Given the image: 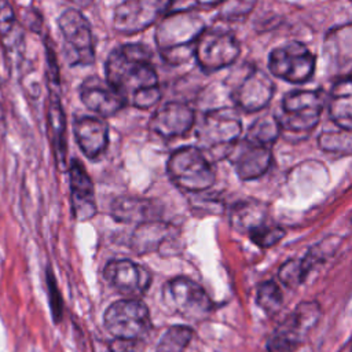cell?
<instances>
[{"label":"cell","mask_w":352,"mask_h":352,"mask_svg":"<svg viewBox=\"0 0 352 352\" xmlns=\"http://www.w3.org/2000/svg\"><path fill=\"white\" fill-rule=\"evenodd\" d=\"M106 80L138 109H150L161 98L151 50L143 44L114 48L106 60Z\"/></svg>","instance_id":"obj_1"},{"label":"cell","mask_w":352,"mask_h":352,"mask_svg":"<svg viewBox=\"0 0 352 352\" xmlns=\"http://www.w3.org/2000/svg\"><path fill=\"white\" fill-rule=\"evenodd\" d=\"M204 30L202 19L190 10L166 12L155 32L161 56L172 65L187 62L194 56L195 43Z\"/></svg>","instance_id":"obj_2"},{"label":"cell","mask_w":352,"mask_h":352,"mask_svg":"<svg viewBox=\"0 0 352 352\" xmlns=\"http://www.w3.org/2000/svg\"><path fill=\"white\" fill-rule=\"evenodd\" d=\"M166 172L176 187L188 192L205 191L214 183V170L209 160L195 146L175 150L166 162Z\"/></svg>","instance_id":"obj_3"},{"label":"cell","mask_w":352,"mask_h":352,"mask_svg":"<svg viewBox=\"0 0 352 352\" xmlns=\"http://www.w3.org/2000/svg\"><path fill=\"white\" fill-rule=\"evenodd\" d=\"M320 318V307L315 301L298 304L272 331L267 341L268 352H296Z\"/></svg>","instance_id":"obj_4"},{"label":"cell","mask_w":352,"mask_h":352,"mask_svg":"<svg viewBox=\"0 0 352 352\" xmlns=\"http://www.w3.org/2000/svg\"><path fill=\"white\" fill-rule=\"evenodd\" d=\"M242 133V122L234 109L221 107L206 111L197 128V139L208 151L228 155Z\"/></svg>","instance_id":"obj_5"},{"label":"cell","mask_w":352,"mask_h":352,"mask_svg":"<svg viewBox=\"0 0 352 352\" xmlns=\"http://www.w3.org/2000/svg\"><path fill=\"white\" fill-rule=\"evenodd\" d=\"M106 330L121 340H139L151 327L150 312L138 298H124L109 305L103 315Z\"/></svg>","instance_id":"obj_6"},{"label":"cell","mask_w":352,"mask_h":352,"mask_svg":"<svg viewBox=\"0 0 352 352\" xmlns=\"http://www.w3.org/2000/svg\"><path fill=\"white\" fill-rule=\"evenodd\" d=\"M58 28L69 65H91L95 60V44L88 19L80 11L70 8L58 18Z\"/></svg>","instance_id":"obj_7"},{"label":"cell","mask_w":352,"mask_h":352,"mask_svg":"<svg viewBox=\"0 0 352 352\" xmlns=\"http://www.w3.org/2000/svg\"><path fill=\"white\" fill-rule=\"evenodd\" d=\"M162 301L172 312L194 320L209 315L213 307L206 292L186 276H176L164 285Z\"/></svg>","instance_id":"obj_8"},{"label":"cell","mask_w":352,"mask_h":352,"mask_svg":"<svg viewBox=\"0 0 352 352\" xmlns=\"http://www.w3.org/2000/svg\"><path fill=\"white\" fill-rule=\"evenodd\" d=\"M316 66L315 55L301 43L290 41L274 48L268 56L270 72L292 84L307 82Z\"/></svg>","instance_id":"obj_9"},{"label":"cell","mask_w":352,"mask_h":352,"mask_svg":"<svg viewBox=\"0 0 352 352\" xmlns=\"http://www.w3.org/2000/svg\"><path fill=\"white\" fill-rule=\"evenodd\" d=\"M239 51V43L231 32L205 29L195 43L194 56L204 72L212 73L232 65Z\"/></svg>","instance_id":"obj_10"},{"label":"cell","mask_w":352,"mask_h":352,"mask_svg":"<svg viewBox=\"0 0 352 352\" xmlns=\"http://www.w3.org/2000/svg\"><path fill=\"white\" fill-rule=\"evenodd\" d=\"M323 99L318 91L298 89L286 94L276 117L280 126L292 132H309L319 121Z\"/></svg>","instance_id":"obj_11"},{"label":"cell","mask_w":352,"mask_h":352,"mask_svg":"<svg viewBox=\"0 0 352 352\" xmlns=\"http://www.w3.org/2000/svg\"><path fill=\"white\" fill-rule=\"evenodd\" d=\"M274 91L272 80L263 70L256 66H248L242 70V76L234 80L231 98L241 109L258 111L270 103Z\"/></svg>","instance_id":"obj_12"},{"label":"cell","mask_w":352,"mask_h":352,"mask_svg":"<svg viewBox=\"0 0 352 352\" xmlns=\"http://www.w3.org/2000/svg\"><path fill=\"white\" fill-rule=\"evenodd\" d=\"M170 1L126 0L120 3L113 15V26L124 34H133L147 29L162 14H166Z\"/></svg>","instance_id":"obj_13"},{"label":"cell","mask_w":352,"mask_h":352,"mask_svg":"<svg viewBox=\"0 0 352 352\" xmlns=\"http://www.w3.org/2000/svg\"><path fill=\"white\" fill-rule=\"evenodd\" d=\"M322 55L331 77H352V22L331 28L323 38Z\"/></svg>","instance_id":"obj_14"},{"label":"cell","mask_w":352,"mask_h":352,"mask_svg":"<svg viewBox=\"0 0 352 352\" xmlns=\"http://www.w3.org/2000/svg\"><path fill=\"white\" fill-rule=\"evenodd\" d=\"M106 282L128 298H138L144 294L151 283V274L147 268L132 260H111L103 270Z\"/></svg>","instance_id":"obj_15"},{"label":"cell","mask_w":352,"mask_h":352,"mask_svg":"<svg viewBox=\"0 0 352 352\" xmlns=\"http://www.w3.org/2000/svg\"><path fill=\"white\" fill-rule=\"evenodd\" d=\"M236 175L242 180H253L263 176L271 165V147L243 138L238 140L227 155Z\"/></svg>","instance_id":"obj_16"},{"label":"cell","mask_w":352,"mask_h":352,"mask_svg":"<svg viewBox=\"0 0 352 352\" xmlns=\"http://www.w3.org/2000/svg\"><path fill=\"white\" fill-rule=\"evenodd\" d=\"M81 102L94 113L102 117H110L118 113L126 100L124 96L104 78L98 76L87 77L80 85Z\"/></svg>","instance_id":"obj_17"},{"label":"cell","mask_w":352,"mask_h":352,"mask_svg":"<svg viewBox=\"0 0 352 352\" xmlns=\"http://www.w3.org/2000/svg\"><path fill=\"white\" fill-rule=\"evenodd\" d=\"M195 122L194 110L184 102L173 100L162 104L150 120V129L162 138L187 133Z\"/></svg>","instance_id":"obj_18"},{"label":"cell","mask_w":352,"mask_h":352,"mask_svg":"<svg viewBox=\"0 0 352 352\" xmlns=\"http://www.w3.org/2000/svg\"><path fill=\"white\" fill-rule=\"evenodd\" d=\"M70 205L78 221H87L96 214L95 190L92 180L78 160H72L69 166Z\"/></svg>","instance_id":"obj_19"},{"label":"cell","mask_w":352,"mask_h":352,"mask_svg":"<svg viewBox=\"0 0 352 352\" xmlns=\"http://www.w3.org/2000/svg\"><path fill=\"white\" fill-rule=\"evenodd\" d=\"M73 132L80 150L91 160L100 157L107 148L109 126L100 118L80 117L74 121Z\"/></svg>","instance_id":"obj_20"},{"label":"cell","mask_w":352,"mask_h":352,"mask_svg":"<svg viewBox=\"0 0 352 352\" xmlns=\"http://www.w3.org/2000/svg\"><path fill=\"white\" fill-rule=\"evenodd\" d=\"M47 117H48V136L51 140L52 151H54L58 166L63 169L66 165V154H67L66 117L59 99V94L54 88L51 89L50 98H48Z\"/></svg>","instance_id":"obj_21"},{"label":"cell","mask_w":352,"mask_h":352,"mask_svg":"<svg viewBox=\"0 0 352 352\" xmlns=\"http://www.w3.org/2000/svg\"><path fill=\"white\" fill-rule=\"evenodd\" d=\"M175 231L173 227L160 221H147L136 227L131 238V248L139 253L146 254L150 252L160 250L165 243L173 241Z\"/></svg>","instance_id":"obj_22"},{"label":"cell","mask_w":352,"mask_h":352,"mask_svg":"<svg viewBox=\"0 0 352 352\" xmlns=\"http://www.w3.org/2000/svg\"><path fill=\"white\" fill-rule=\"evenodd\" d=\"M329 250L323 249V243H320L311 248L305 253V256L294 257L285 261L278 272L279 279L290 289L298 287L301 283L305 282L311 271L323 260V256Z\"/></svg>","instance_id":"obj_23"},{"label":"cell","mask_w":352,"mask_h":352,"mask_svg":"<svg viewBox=\"0 0 352 352\" xmlns=\"http://www.w3.org/2000/svg\"><path fill=\"white\" fill-rule=\"evenodd\" d=\"M111 216L124 223H147L158 217V205L150 199L136 197H118L110 205Z\"/></svg>","instance_id":"obj_24"},{"label":"cell","mask_w":352,"mask_h":352,"mask_svg":"<svg viewBox=\"0 0 352 352\" xmlns=\"http://www.w3.org/2000/svg\"><path fill=\"white\" fill-rule=\"evenodd\" d=\"M329 113L338 128L352 131V77L340 78L334 82L330 92Z\"/></svg>","instance_id":"obj_25"},{"label":"cell","mask_w":352,"mask_h":352,"mask_svg":"<svg viewBox=\"0 0 352 352\" xmlns=\"http://www.w3.org/2000/svg\"><path fill=\"white\" fill-rule=\"evenodd\" d=\"M267 216V206L261 201H239L231 209V226L239 232L249 234L268 223Z\"/></svg>","instance_id":"obj_26"},{"label":"cell","mask_w":352,"mask_h":352,"mask_svg":"<svg viewBox=\"0 0 352 352\" xmlns=\"http://www.w3.org/2000/svg\"><path fill=\"white\" fill-rule=\"evenodd\" d=\"M280 129H282V126H280L278 118L275 116L265 114V116L258 117L249 126V131L245 138L252 142L271 147V144L275 143V140L278 139Z\"/></svg>","instance_id":"obj_27"},{"label":"cell","mask_w":352,"mask_h":352,"mask_svg":"<svg viewBox=\"0 0 352 352\" xmlns=\"http://www.w3.org/2000/svg\"><path fill=\"white\" fill-rule=\"evenodd\" d=\"M22 37L21 26L11 6L0 1V40L7 50H15Z\"/></svg>","instance_id":"obj_28"},{"label":"cell","mask_w":352,"mask_h":352,"mask_svg":"<svg viewBox=\"0 0 352 352\" xmlns=\"http://www.w3.org/2000/svg\"><path fill=\"white\" fill-rule=\"evenodd\" d=\"M194 338V331L187 326L169 327L157 345V352H184Z\"/></svg>","instance_id":"obj_29"},{"label":"cell","mask_w":352,"mask_h":352,"mask_svg":"<svg viewBox=\"0 0 352 352\" xmlns=\"http://www.w3.org/2000/svg\"><path fill=\"white\" fill-rule=\"evenodd\" d=\"M319 147L329 153L337 154H351L352 153V131L338 129V131H324L320 133Z\"/></svg>","instance_id":"obj_30"},{"label":"cell","mask_w":352,"mask_h":352,"mask_svg":"<svg viewBox=\"0 0 352 352\" xmlns=\"http://www.w3.org/2000/svg\"><path fill=\"white\" fill-rule=\"evenodd\" d=\"M257 305L268 315L276 314L283 302L282 292L274 280H265L258 285L256 294Z\"/></svg>","instance_id":"obj_31"},{"label":"cell","mask_w":352,"mask_h":352,"mask_svg":"<svg viewBox=\"0 0 352 352\" xmlns=\"http://www.w3.org/2000/svg\"><path fill=\"white\" fill-rule=\"evenodd\" d=\"M286 231L276 226V224H270L265 223L264 226L253 230L252 232H249V238L253 241V243H256L260 248H270L274 246L275 243H278L283 236H285Z\"/></svg>","instance_id":"obj_32"},{"label":"cell","mask_w":352,"mask_h":352,"mask_svg":"<svg viewBox=\"0 0 352 352\" xmlns=\"http://www.w3.org/2000/svg\"><path fill=\"white\" fill-rule=\"evenodd\" d=\"M47 286H48V296H50V307H51V312L54 316L55 322H59L62 319V298H60V293L56 287V282L55 278L52 275V272L48 270L47 271Z\"/></svg>","instance_id":"obj_33"},{"label":"cell","mask_w":352,"mask_h":352,"mask_svg":"<svg viewBox=\"0 0 352 352\" xmlns=\"http://www.w3.org/2000/svg\"><path fill=\"white\" fill-rule=\"evenodd\" d=\"M136 340H121L116 338L109 344L110 352H139Z\"/></svg>","instance_id":"obj_34"}]
</instances>
